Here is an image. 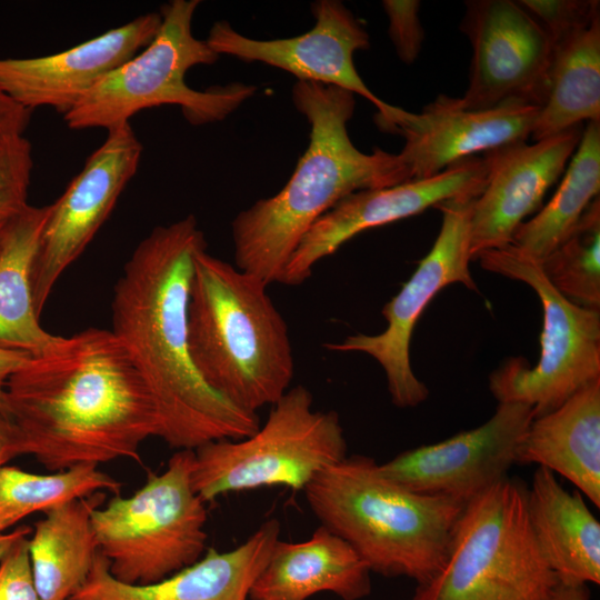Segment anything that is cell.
<instances>
[{
	"instance_id": "f1b7e54d",
	"label": "cell",
	"mask_w": 600,
	"mask_h": 600,
	"mask_svg": "<svg viewBox=\"0 0 600 600\" xmlns=\"http://www.w3.org/2000/svg\"><path fill=\"white\" fill-rule=\"evenodd\" d=\"M552 287L572 303L600 311V200L587 208L571 234L539 261Z\"/></svg>"
},
{
	"instance_id": "ba28073f",
	"label": "cell",
	"mask_w": 600,
	"mask_h": 600,
	"mask_svg": "<svg viewBox=\"0 0 600 600\" xmlns=\"http://www.w3.org/2000/svg\"><path fill=\"white\" fill-rule=\"evenodd\" d=\"M270 407L266 422L251 436L193 450L192 486L204 502L264 487L304 490L347 457L338 413L313 409L308 388L292 387Z\"/></svg>"
},
{
	"instance_id": "4316f807",
	"label": "cell",
	"mask_w": 600,
	"mask_h": 600,
	"mask_svg": "<svg viewBox=\"0 0 600 600\" xmlns=\"http://www.w3.org/2000/svg\"><path fill=\"white\" fill-rule=\"evenodd\" d=\"M600 191V121L588 122L551 200L514 231L511 244L541 261L574 230Z\"/></svg>"
},
{
	"instance_id": "8d00e7d4",
	"label": "cell",
	"mask_w": 600,
	"mask_h": 600,
	"mask_svg": "<svg viewBox=\"0 0 600 600\" xmlns=\"http://www.w3.org/2000/svg\"><path fill=\"white\" fill-rule=\"evenodd\" d=\"M548 600H590L588 584L558 581Z\"/></svg>"
},
{
	"instance_id": "5bb4252c",
	"label": "cell",
	"mask_w": 600,
	"mask_h": 600,
	"mask_svg": "<svg viewBox=\"0 0 600 600\" xmlns=\"http://www.w3.org/2000/svg\"><path fill=\"white\" fill-rule=\"evenodd\" d=\"M311 12L316 19L313 28L297 37L251 39L221 20L212 24L206 41L219 56L260 61L290 72L298 81L336 86L359 94L377 108L376 121L382 130H388L398 107L379 99L366 86L353 62L356 51L370 47L361 21L339 0L314 1Z\"/></svg>"
},
{
	"instance_id": "2e32d148",
	"label": "cell",
	"mask_w": 600,
	"mask_h": 600,
	"mask_svg": "<svg viewBox=\"0 0 600 600\" xmlns=\"http://www.w3.org/2000/svg\"><path fill=\"white\" fill-rule=\"evenodd\" d=\"M486 182V162L474 156L430 178L353 192L321 216L302 237L287 263L282 283L304 282L316 263L366 230L416 216L450 199L477 198Z\"/></svg>"
},
{
	"instance_id": "d4e9b609",
	"label": "cell",
	"mask_w": 600,
	"mask_h": 600,
	"mask_svg": "<svg viewBox=\"0 0 600 600\" xmlns=\"http://www.w3.org/2000/svg\"><path fill=\"white\" fill-rule=\"evenodd\" d=\"M49 206L28 204L11 218L0 250V347L32 356L53 346L60 336L40 323L32 292V270Z\"/></svg>"
},
{
	"instance_id": "4dcf8cb0",
	"label": "cell",
	"mask_w": 600,
	"mask_h": 600,
	"mask_svg": "<svg viewBox=\"0 0 600 600\" xmlns=\"http://www.w3.org/2000/svg\"><path fill=\"white\" fill-rule=\"evenodd\" d=\"M547 33L552 46L587 28L600 16L598 0H517Z\"/></svg>"
},
{
	"instance_id": "9a60e30c",
	"label": "cell",
	"mask_w": 600,
	"mask_h": 600,
	"mask_svg": "<svg viewBox=\"0 0 600 600\" xmlns=\"http://www.w3.org/2000/svg\"><path fill=\"white\" fill-rule=\"evenodd\" d=\"M533 418L528 404L499 402L481 426L401 452L381 463L380 470L411 491L466 504L507 477L517 463L520 440Z\"/></svg>"
},
{
	"instance_id": "e0dca14e",
	"label": "cell",
	"mask_w": 600,
	"mask_h": 600,
	"mask_svg": "<svg viewBox=\"0 0 600 600\" xmlns=\"http://www.w3.org/2000/svg\"><path fill=\"white\" fill-rule=\"evenodd\" d=\"M582 126L551 137L488 151L486 187L473 200L470 216L471 258L511 243L524 219L538 210L579 146Z\"/></svg>"
},
{
	"instance_id": "f35d334b",
	"label": "cell",
	"mask_w": 600,
	"mask_h": 600,
	"mask_svg": "<svg viewBox=\"0 0 600 600\" xmlns=\"http://www.w3.org/2000/svg\"><path fill=\"white\" fill-rule=\"evenodd\" d=\"M11 218H0V250H1Z\"/></svg>"
},
{
	"instance_id": "7c38bea8",
	"label": "cell",
	"mask_w": 600,
	"mask_h": 600,
	"mask_svg": "<svg viewBox=\"0 0 600 600\" xmlns=\"http://www.w3.org/2000/svg\"><path fill=\"white\" fill-rule=\"evenodd\" d=\"M461 31L472 47L464 109L546 103L553 46L517 1H466Z\"/></svg>"
},
{
	"instance_id": "7402d4cb",
	"label": "cell",
	"mask_w": 600,
	"mask_h": 600,
	"mask_svg": "<svg viewBox=\"0 0 600 600\" xmlns=\"http://www.w3.org/2000/svg\"><path fill=\"white\" fill-rule=\"evenodd\" d=\"M517 463H536L561 474L600 506V378L532 419L520 440Z\"/></svg>"
},
{
	"instance_id": "277c9868",
	"label": "cell",
	"mask_w": 600,
	"mask_h": 600,
	"mask_svg": "<svg viewBox=\"0 0 600 600\" xmlns=\"http://www.w3.org/2000/svg\"><path fill=\"white\" fill-rule=\"evenodd\" d=\"M260 278L213 257H194L187 312L194 367L216 392L254 412L289 389L294 359L284 318Z\"/></svg>"
},
{
	"instance_id": "484cf974",
	"label": "cell",
	"mask_w": 600,
	"mask_h": 600,
	"mask_svg": "<svg viewBox=\"0 0 600 600\" xmlns=\"http://www.w3.org/2000/svg\"><path fill=\"white\" fill-rule=\"evenodd\" d=\"M600 121V16L553 46L549 91L531 136L534 141Z\"/></svg>"
},
{
	"instance_id": "836d02e7",
	"label": "cell",
	"mask_w": 600,
	"mask_h": 600,
	"mask_svg": "<svg viewBox=\"0 0 600 600\" xmlns=\"http://www.w3.org/2000/svg\"><path fill=\"white\" fill-rule=\"evenodd\" d=\"M31 112L0 90V136L23 133L30 122Z\"/></svg>"
},
{
	"instance_id": "30bf717a",
	"label": "cell",
	"mask_w": 600,
	"mask_h": 600,
	"mask_svg": "<svg viewBox=\"0 0 600 600\" xmlns=\"http://www.w3.org/2000/svg\"><path fill=\"white\" fill-rule=\"evenodd\" d=\"M474 260L484 270L528 284L543 312L538 362L530 367L522 358H510L489 376V390L498 403H524L539 417L600 378V311L566 299L539 261L511 243L482 251Z\"/></svg>"
},
{
	"instance_id": "1f68e13d",
	"label": "cell",
	"mask_w": 600,
	"mask_h": 600,
	"mask_svg": "<svg viewBox=\"0 0 600 600\" xmlns=\"http://www.w3.org/2000/svg\"><path fill=\"white\" fill-rule=\"evenodd\" d=\"M382 7L389 20L388 33L399 59L407 64L413 63L424 40L419 18L420 1L383 0Z\"/></svg>"
},
{
	"instance_id": "9c48e42d",
	"label": "cell",
	"mask_w": 600,
	"mask_h": 600,
	"mask_svg": "<svg viewBox=\"0 0 600 600\" xmlns=\"http://www.w3.org/2000/svg\"><path fill=\"white\" fill-rule=\"evenodd\" d=\"M192 462L193 450H178L134 493L92 510L99 552L117 580L153 583L204 554L207 509L192 486Z\"/></svg>"
},
{
	"instance_id": "d6986e66",
	"label": "cell",
	"mask_w": 600,
	"mask_h": 600,
	"mask_svg": "<svg viewBox=\"0 0 600 600\" xmlns=\"http://www.w3.org/2000/svg\"><path fill=\"white\" fill-rule=\"evenodd\" d=\"M539 110L520 104L468 110L459 98L439 94L419 113L398 108L389 131L404 138L399 154L410 179H426L479 152L527 142Z\"/></svg>"
},
{
	"instance_id": "7a4b0ae2",
	"label": "cell",
	"mask_w": 600,
	"mask_h": 600,
	"mask_svg": "<svg viewBox=\"0 0 600 600\" xmlns=\"http://www.w3.org/2000/svg\"><path fill=\"white\" fill-rule=\"evenodd\" d=\"M19 456L56 472L117 459L140 462L158 436L149 390L121 340L88 328L32 356L7 384Z\"/></svg>"
},
{
	"instance_id": "ffe728a7",
	"label": "cell",
	"mask_w": 600,
	"mask_h": 600,
	"mask_svg": "<svg viewBox=\"0 0 600 600\" xmlns=\"http://www.w3.org/2000/svg\"><path fill=\"white\" fill-rule=\"evenodd\" d=\"M279 536V521L270 519L234 549L210 548L197 562L149 584L117 580L99 552L88 579L70 600H248Z\"/></svg>"
},
{
	"instance_id": "ac0fdd59",
	"label": "cell",
	"mask_w": 600,
	"mask_h": 600,
	"mask_svg": "<svg viewBox=\"0 0 600 600\" xmlns=\"http://www.w3.org/2000/svg\"><path fill=\"white\" fill-rule=\"evenodd\" d=\"M160 12L144 13L64 51L0 59V90L32 111L67 113L99 80L142 50L157 34Z\"/></svg>"
},
{
	"instance_id": "52a82bcc",
	"label": "cell",
	"mask_w": 600,
	"mask_h": 600,
	"mask_svg": "<svg viewBox=\"0 0 600 600\" xmlns=\"http://www.w3.org/2000/svg\"><path fill=\"white\" fill-rule=\"evenodd\" d=\"M199 0H172L161 6V24L153 39L134 57L99 80L63 114L73 130H109L130 122L138 112L177 104L191 124L221 121L252 97V84L190 88L184 78L199 64H213L219 54L192 33Z\"/></svg>"
},
{
	"instance_id": "5b68a950",
	"label": "cell",
	"mask_w": 600,
	"mask_h": 600,
	"mask_svg": "<svg viewBox=\"0 0 600 600\" xmlns=\"http://www.w3.org/2000/svg\"><path fill=\"white\" fill-rule=\"evenodd\" d=\"M309 508L367 563L387 578L423 583L440 569L464 503L411 491L366 456L346 457L306 488Z\"/></svg>"
},
{
	"instance_id": "f546056e",
	"label": "cell",
	"mask_w": 600,
	"mask_h": 600,
	"mask_svg": "<svg viewBox=\"0 0 600 600\" xmlns=\"http://www.w3.org/2000/svg\"><path fill=\"white\" fill-rule=\"evenodd\" d=\"M32 168V147L23 133L0 136V218H11L29 204Z\"/></svg>"
},
{
	"instance_id": "74e56055",
	"label": "cell",
	"mask_w": 600,
	"mask_h": 600,
	"mask_svg": "<svg viewBox=\"0 0 600 600\" xmlns=\"http://www.w3.org/2000/svg\"><path fill=\"white\" fill-rule=\"evenodd\" d=\"M32 529L28 526L14 528L12 531L0 533V560L12 544L20 538L30 534Z\"/></svg>"
},
{
	"instance_id": "3957f363",
	"label": "cell",
	"mask_w": 600,
	"mask_h": 600,
	"mask_svg": "<svg viewBox=\"0 0 600 600\" xmlns=\"http://www.w3.org/2000/svg\"><path fill=\"white\" fill-rule=\"evenodd\" d=\"M292 101L310 124L309 144L286 186L242 210L232 221L234 266L282 283L287 263L311 226L344 197L410 179L400 154L360 151L347 124L354 94L313 81H297Z\"/></svg>"
},
{
	"instance_id": "83f0119b",
	"label": "cell",
	"mask_w": 600,
	"mask_h": 600,
	"mask_svg": "<svg viewBox=\"0 0 600 600\" xmlns=\"http://www.w3.org/2000/svg\"><path fill=\"white\" fill-rule=\"evenodd\" d=\"M121 482L96 464H78L48 474L24 471L13 466L0 467V533L36 512L88 498L99 491L118 494Z\"/></svg>"
},
{
	"instance_id": "d590c367",
	"label": "cell",
	"mask_w": 600,
	"mask_h": 600,
	"mask_svg": "<svg viewBox=\"0 0 600 600\" xmlns=\"http://www.w3.org/2000/svg\"><path fill=\"white\" fill-rule=\"evenodd\" d=\"M18 437L11 418L0 411V467L18 457Z\"/></svg>"
},
{
	"instance_id": "4fadbf2b",
	"label": "cell",
	"mask_w": 600,
	"mask_h": 600,
	"mask_svg": "<svg viewBox=\"0 0 600 600\" xmlns=\"http://www.w3.org/2000/svg\"><path fill=\"white\" fill-rule=\"evenodd\" d=\"M107 132L64 192L49 204L32 270L39 317L64 270L89 246L139 168L142 146L130 122Z\"/></svg>"
},
{
	"instance_id": "e575fe53",
	"label": "cell",
	"mask_w": 600,
	"mask_h": 600,
	"mask_svg": "<svg viewBox=\"0 0 600 600\" xmlns=\"http://www.w3.org/2000/svg\"><path fill=\"white\" fill-rule=\"evenodd\" d=\"M32 354L0 347V411L8 413L7 384L11 376L23 367Z\"/></svg>"
},
{
	"instance_id": "8fae6325",
	"label": "cell",
	"mask_w": 600,
	"mask_h": 600,
	"mask_svg": "<svg viewBox=\"0 0 600 600\" xmlns=\"http://www.w3.org/2000/svg\"><path fill=\"white\" fill-rule=\"evenodd\" d=\"M476 198H457L436 206L442 214L437 239L401 290L382 308L386 329L377 334L357 333L326 343L336 352H361L383 369L392 403L413 408L427 400L429 390L413 373L410 343L413 329L430 301L452 283L478 291L469 264L470 216Z\"/></svg>"
},
{
	"instance_id": "d6a6232c",
	"label": "cell",
	"mask_w": 600,
	"mask_h": 600,
	"mask_svg": "<svg viewBox=\"0 0 600 600\" xmlns=\"http://www.w3.org/2000/svg\"><path fill=\"white\" fill-rule=\"evenodd\" d=\"M29 536L17 540L0 560V600H42L32 574Z\"/></svg>"
},
{
	"instance_id": "8992f818",
	"label": "cell",
	"mask_w": 600,
	"mask_h": 600,
	"mask_svg": "<svg viewBox=\"0 0 600 600\" xmlns=\"http://www.w3.org/2000/svg\"><path fill=\"white\" fill-rule=\"evenodd\" d=\"M557 582L530 524L528 487L507 476L464 504L440 569L412 600H548Z\"/></svg>"
},
{
	"instance_id": "603a6c76",
	"label": "cell",
	"mask_w": 600,
	"mask_h": 600,
	"mask_svg": "<svg viewBox=\"0 0 600 600\" xmlns=\"http://www.w3.org/2000/svg\"><path fill=\"white\" fill-rule=\"evenodd\" d=\"M528 514L539 549L558 581L600 583V523L579 491L538 467L528 488Z\"/></svg>"
},
{
	"instance_id": "44dd1931",
	"label": "cell",
	"mask_w": 600,
	"mask_h": 600,
	"mask_svg": "<svg viewBox=\"0 0 600 600\" xmlns=\"http://www.w3.org/2000/svg\"><path fill=\"white\" fill-rule=\"evenodd\" d=\"M331 592L361 600L371 592V571L342 538L320 526L304 541L278 540L256 579L250 600H307Z\"/></svg>"
},
{
	"instance_id": "6da1fadb",
	"label": "cell",
	"mask_w": 600,
	"mask_h": 600,
	"mask_svg": "<svg viewBox=\"0 0 600 600\" xmlns=\"http://www.w3.org/2000/svg\"><path fill=\"white\" fill-rule=\"evenodd\" d=\"M207 249L194 216L158 226L123 267L111 302V331L121 340L152 398L158 438L177 450L239 440L260 427L209 387L191 359L187 312L196 254Z\"/></svg>"
},
{
	"instance_id": "cb8c5ba5",
	"label": "cell",
	"mask_w": 600,
	"mask_h": 600,
	"mask_svg": "<svg viewBox=\"0 0 600 600\" xmlns=\"http://www.w3.org/2000/svg\"><path fill=\"white\" fill-rule=\"evenodd\" d=\"M96 494L58 506L29 536L32 574L42 600H70L88 579L99 553L91 512Z\"/></svg>"
}]
</instances>
